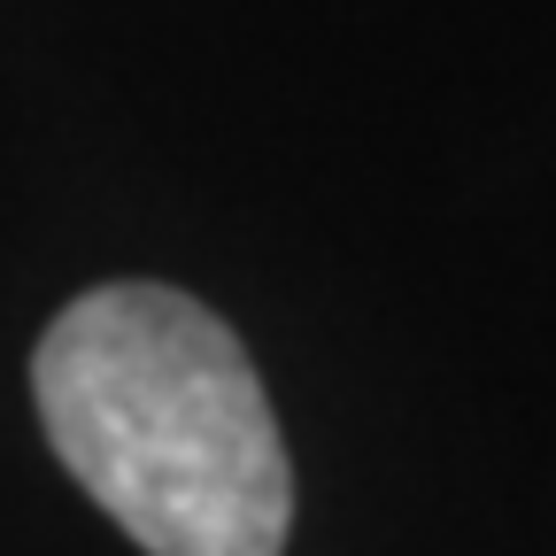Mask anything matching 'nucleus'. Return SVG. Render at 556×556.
I'll return each instance as SVG.
<instances>
[{
	"label": "nucleus",
	"instance_id": "obj_1",
	"mask_svg": "<svg viewBox=\"0 0 556 556\" xmlns=\"http://www.w3.org/2000/svg\"><path fill=\"white\" fill-rule=\"evenodd\" d=\"M31 394L70 479L148 556H278L294 471L240 332L178 287H93L39 340Z\"/></svg>",
	"mask_w": 556,
	"mask_h": 556
}]
</instances>
